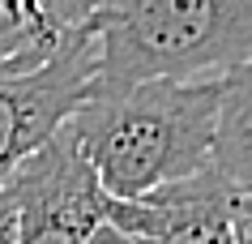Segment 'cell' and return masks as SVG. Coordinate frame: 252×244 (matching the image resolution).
<instances>
[{
  "label": "cell",
  "instance_id": "1",
  "mask_svg": "<svg viewBox=\"0 0 252 244\" xmlns=\"http://www.w3.org/2000/svg\"><path fill=\"white\" fill-rule=\"evenodd\" d=\"M222 81H141L98 90L73 116L86 159L111 202L205 176L214 167Z\"/></svg>",
  "mask_w": 252,
  "mask_h": 244
},
{
  "label": "cell",
  "instance_id": "2",
  "mask_svg": "<svg viewBox=\"0 0 252 244\" xmlns=\"http://www.w3.org/2000/svg\"><path fill=\"white\" fill-rule=\"evenodd\" d=\"M98 90L141 81H226L252 65V0H103L90 22Z\"/></svg>",
  "mask_w": 252,
  "mask_h": 244
},
{
  "label": "cell",
  "instance_id": "3",
  "mask_svg": "<svg viewBox=\"0 0 252 244\" xmlns=\"http://www.w3.org/2000/svg\"><path fill=\"white\" fill-rule=\"evenodd\" d=\"M98 39L86 26L64 39L52 65L26 77H0V193L13 184L30 154H39L86 107V99L98 86Z\"/></svg>",
  "mask_w": 252,
  "mask_h": 244
},
{
  "label": "cell",
  "instance_id": "4",
  "mask_svg": "<svg viewBox=\"0 0 252 244\" xmlns=\"http://www.w3.org/2000/svg\"><path fill=\"white\" fill-rule=\"evenodd\" d=\"M17 244H94L107 227V189L73 120L13 176Z\"/></svg>",
  "mask_w": 252,
  "mask_h": 244
},
{
  "label": "cell",
  "instance_id": "5",
  "mask_svg": "<svg viewBox=\"0 0 252 244\" xmlns=\"http://www.w3.org/2000/svg\"><path fill=\"white\" fill-rule=\"evenodd\" d=\"M248 197L231 189L218 172L154 189L137 202L107 197V223L137 244H235V223Z\"/></svg>",
  "mask_w": 252,
  "mask_h": 244
},
{
  "label": "cell",
  "instance_id": "6",
  "mask_svg": "<svg viewBox=\"0 0 252 244\" xmlns=\"http://www.w3.org/2000/svg\"><path fill=\"white\" fill-rule=\"evenodd\" d=\"M214 172L252 202V65L222 81V116L214 141Z\"/></svg>",
  "mask_w": 252,
  "mask_h": 244
},
{
  "label": "cell",
  "instance_id": "7",
  "mask_svg": "<svg viewBox=\"0 0 252 244\" xmlns=\"http://www.w3.org/2000/svg\"><path fill=\"white\" fill-rule=\"evenodd\" d=\"M30 4H34L60 35H73V30H86L94 22V13H98L103 0H30Z\"/></svg>",
  "mask_w": 252,
  "mask_h": 244
},
{
  "label": "cell",
  "instance_id": "8",
  "mask_svg": "<svg viewBox=\"0 0 252 244\" xmlns=\"http://www.w3.org/2000/svg\"><path fill=\"white\" fill-rule=\"evenodd\" d=\"M0 244H17V197H13V189L0 193Z\"/></svg>",
  "mask_w": 252,
  "mask_h": 244
},
{
  "label": "cell",
  "instance_id": "9",
  "mask_svg": "<svg viewBox=\"0 0 252 244\" xmlns=\"http://www.w3.org/2000/svg\"><path fill=\"white\" fill-rule=\"evenodd\" d=\"M235 244H252V206L239 214V223H235Z\"/></svg>",
  "mask_w": 252,
  "mask_h": 244
},
{
  "label": "cell",
  "instance_id": "10",
  "mask_svg": "<svg viewBox=\"0 0 252 244\" xmlns=\"http://www.w3.org/2000/svg\"><path fill=\"white\" fill-rule=\"evenodd\" d=\"M94 244H137V240H128L124 231H116V227H111V223H107V227L98 231V236H94Z\"/></svg>",
  "mask_w": 252,
  "mask_h": 244
}]
</instances>
